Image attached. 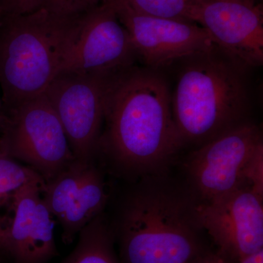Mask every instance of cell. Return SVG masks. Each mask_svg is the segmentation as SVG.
Masks as SVG:
<instances>
[{"label": "cell", "mask_w": 263, "mask_h": 263, "mask_svg": "<svg viewBox=\"0 0 263 263\" xmlns=\"http://www.w3.org/2000/svg\"><path fill=\"white\" fill-rule=\"evenodd\" d=\"M181 148L164 76L136 65L110 76L97 158L114 174L136 181L163 174Z\"/></svg>", "instance_id": "1"}, {"label": "cell", "mask_w": 263, "mask_h": 263, "mask_svg": "<svg viewBox=\"0 0 263 263\" xmlns=\"http://www.w3.org/2000/svg\"><path fill=\"white\" fill-rule=\"evenodd\" d=\"M138 180L110 226L122 263H188L212 248L184 186L163 174Z\"/></svg>", "instance_id": "2"}, {"label": "cell", "mask_w": 263, "mask_h": 263, "mask_svg": "<svg viewBox=\"0 0 263 263\" xmlns=\"http://www.w3.org/2000/svg\"><path fill=\"white\" fill-rule=\"evenodd\" d=\"M219 48L186 59L174 94L173 117L182 147L201 146L247 122L249 94L238 62Z\"/></svg>", "instance_id": "3"}, {"label": "cell", "mask_w": 263, "mask_h": 263, "mask_svg": "<svg viewBox=\"0 0 263 263\" xmlns=\"http://www.w3.org/2000/svg\"><path fill=\"white\" fill-rule=\"evenodd\" d=\"M79 17L64 18L44 7L27 14L0 16V86L5 111L46 91L61 70Z\"/></svg>", "instance_id": "4"}, {"label": "cell", "mask_w": 263, "mask_h": 263, "mask_svg": "<svg viewBox=\"0 0 263 263\" xmlns=\"http://www.w3.org/2000/svg\"><path fill=\"white\" fill-rule=\"evenodd\" d=\"M0 148L47 183L75 160L58 116L45 93L5 110Z\"/></svg>", "instance_id": "5"}, {"label": "cell", "mask_w": 263, "mask_h": 263, "mask_svg": "<svg viewBox=\"0 0 263 263\" xmlns=\"http://www.w3.org/2000/svg\"><path fill=\"white\" fill-rule=\"evenodd\" d=\"M262 145L260 129L247 121L197 147L183 162L185 188L199 205L247 185L249 164Z\"/></svg>", "instance_id": "6"}, {"label": "cell", "mask_w": 263, "mask_h": 263, "mask_svg": "<svg viewBox=\"0 0 263 263\" xmlns=\"http://www.w3.org/2000/svg\"><path fill=\"white\" fill-rule=\"evenodd\" d=\"M137 60L129 33L111 2L105 0L78 18L60 72L111 76L136 65Z\"/></svg>", "instance_id": "7"}, {"label": "cell", "mask_w": 263, "mask_h": 263, "mask_svg": "<svg viewBox=\"0 0 263 263\" xmlns=\"http://www.w3.org/2000/svg\"><path fill=\"white\" fill-rule=\"evenodd\" d=\"M110 76L60 72L44 92L62 123L76 160H97Z\"/></svg>", "instance_id": "8"}, {"label": "cell", "mask_w": 263, "mask_h": 263, "mask_svg": "<svg viewBox=\"0 0 263 263\" xmlns=\"http://www.w3.org/2000/svg\"><path fill=\"white\" fill-rule=\"evenodd\" d=\"M200 224L218 253L237 263L263 249V194L249 185L197 204Z\"/></svg>", "instance_id": "9"}, {"label": "cell", "mask_w": 263, "mask_h": 263, "mask_svg": "<svg viewBox=\"0 0 263 263\" xmlns=\"http://www.w3.org/2000/svg\"><path fill=\"white\" fill-rule=\"evenodd\" d=\"M129 33L138 60L157 70L216 49L206 31L195 22L138 13L124 0H110Z\"/></svg>", "instance_id": "10"}, {"label": "cell", "mask_w": 263, "mask_h": 263, "mask_svg": "<svg viewBox=\"0 0 263 263\" xmlns=\"http://www.w3.org/2000/svg\"><path fill=\"white\" fill-rule=\"evenodd\" d=\"M43 196L61 226L65 243H71L85 227L103 214L109 200L105 177L96 161L74 160L45 183Z\"/></svg>", "instance_id": "11"}, {"label": "cell", "mask_w": 263, "mask_h": 263, "mask_svg": "<svg viewBox=\"0 0 263 263\" xmlns=\"http://www.w3.org/2000/svg\"><path fill=\"white\" fill-rule=\"evenodd\" d=\"M193 22L206 31L214 45L241 65L263 63V9L251 0H205Z\"/></svg>", "instance_id": "12"}, {"label": "cell", "mask_w": 263, "mask_h": 263, "mask_svg": "<svg viewBox=\"0 0 263 263\" xmlns=\"http://www.w3.org/2000/svg\"><path fill=\"white\" fill-rule=\"evenodd\" d=\"M42 178L33 179L13 195L11 216L0 242L15 263H45L56 255V220L43 196Z\"/></svg>", "instance_id": "13"}, {"label": "cell", "mask_w": 263, "mask_h": 263, "mask_svg": "<svg viewBox=\"0 0 263 263\" xmlns=\"http://www.w3.org/2000/svg\"><path fill=\"white\" fill-rule=\"evenodd\" d=\"M79 235L76 248L61 263H122L114 251L113 233L103 214Z\"/></svg>", "instance_id": "14"}, {"label": "cell", "mask_w": 263, "mask_h": 263, "mask_svg": "<svg viewBox=\"0 0 263 263\" xmlns=\"http://www.w3.org/2000/svg\"><path fill=\"white\" fill-rule=\"evenodd\" d=\"M41 178L31 167L19 164L0 148V242L9 221L2 214L4 208L11 211L13 195L33 179Z\"/></svg>", "instance_id": "15"}, {"label": "cell", "mask_w": 263, "mask_h": 263, "mask_svg": "<svg viewBox=\"0 0 263 263\" xmlns=\"http://www.w3.org/2000/svg\"><path fill=\"white\" fill-rule=\"evenodd\" d=\"M138 13L175 20L193 22L199 5L205 0H124Z\"/></svg>", "instance_id": "16"}, {"label": "cell", "mask_w": 263, "mask_h": 263, "mask_svg": "<svg viewBox=\"0 0 263 263\" xmlns=\"http://www.w3.org/2000/svg\"><path fill=\"white\" fill-rule=\"evenodd\" d=\"M104 1L105 0H46L44 8L59 16L76 18Z\"/></svg>", "instance_id": "17"}, {"label": "cell", "mask_w": 263, "mask_h": 263, "mask_svg": "<svg viewBox=\"0 0 263 263\" xmlns=\"http://www.w3.org/2000/svg\"><path fill=\"white\" fill-rule=\"evenodd\" d=\"M46 0H0V16L32 13L44 7Z\"/></svg>", "instance_id": "18"}, {"label": "cell", "mask_w": 263, "mask_h": 263, "mask_svg": "<svg viewBox=\"0 0 263 263\" xmlns=\"http://www.w3.org/2000/svg\"><path fill=\"white\" fill-rule=\"evenodd\" d=\"M188 263H231L218 253L215 249H209Z\"/></svg>", "instance_id": "19"}, {"label": "cell", "mask_w": 263, "mask_h": 263, "mask_svg": "<svg viewBox=\"0 0 263 263\" xmlns=\"http://www.w3.org/2000/svg\"><path fill=\"white\" fill-rule=\"evenodd\" d=\"M237 263H263V249L256 253L247 256Z\"/></svg>", "instance_id": "20"}, {"label": "cell", "mask_w": 263, "mask_h": 263, "mask_svg": "<svg viewBox=\"0 0 263 263\" xmlns=\"http://www.w3.org/2000/svg\"><path fill=\"white\" fill-rule=\"evenodd\" d=\"M5 117V111L4 106H3V101L0 98V129H1L2 126H3V122H4Z\"/></svg>", "instance_id": "21"}, {"label": "cell", "mask_w": 263, "mask_h": 263, "mask_svg": "<svg viewBox=\"0 0 263 263\" xmlns=\"http://www.w3.org/2000/svg\"><path fill=\"white\" fill-rule=\"evenodd\" d=\"M251 1L257 2V0H251Z\"/></svg>", "instance_id": "22"}]
</instances>
